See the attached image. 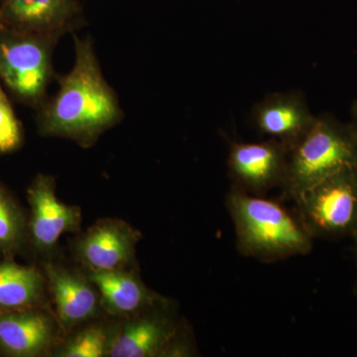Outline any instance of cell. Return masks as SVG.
<instances>
[{
    "label": "cell",
    "instance_id": "12",
    "mask_svg": "<svg viewBox=\"0 0 357 357\" xmlns=\"http://www.w3.org/2000/svg\"><path fill=\"white\" fill-rule=\"evenodd\" d=\"M59 324L66 332L95 318L100 294L86 275L55 264L45 266Z\"/></svg>",
    "mask_w": 357,
    "mask_h": 357
},
{
    "label": "cell",
    "instance_id": "2",
    "mask_svg": "<svg viewBox=\"0 0 357 357\" xmlns=\"http://www.w3.org/2000/svg\"><path fill=\"white\" fill-rule=\"evenodd\" d=\"M227 208L241 255L273 262L311 252L314 237L295 210L234 185L227 196Z\"/></svg>",
    "mask_w": 357,
    "mask_h": 357
},
{
    "label": "cell",
    "instance_id": "15",
    "mask_svg": "<svg viewBox=\"0 0 357 357\" xmlns=\"http://www.w3.org/2000/svg\"><path fill=\"white\" fill-rule=\"evenodd\" d=\"M38 270L13 262L0 263V312L36 307L43 297Z\"/></svg>",
    "mask_w": 357,
    "mask_h": 357
},
{
    "label": "cell",
    "instance_id": "20",
    "mask_svg": "<svg viewBox=\"0 0 357 357\" xmlns=\"http://www.w3.org/2000/svg\"><path fill=\"white\" fill-rule=\"evenodd\" d=\"M351 119H352V123L354 124V126H356L357 129V100L352 103L351 107Z\"/></svg>",
    "mask_w": 357,
    "mask_h": 357
},
{
    "label": "cell",
    "instance_id": "7",
    "mask_svg": "<svg viewBox=\"0 0 357 357\" xmlns=\"http://www.w3.org/2000/svg\"><path fill=\"white\" fill-rule=\"evenodd\" d=\"M289 147L272 138L259 142H234L227 168L232 185L253 195L282 187L287 173Z\"/></svg>",
    "mask_w": 357,
    "mask_h": 357
},
{
    "label": "cell",
    "instance_id": "9",
    "mask_svg": "<svg viewBox=\"0 0 357 357\" xmlns=\"http://www.w3.org/2000/svg\"><path fill=\"white\" fill-rule=\"evenodd\" d=\"M139 230L116 218H105L91 225L76 243V253L86 269L98 271L126 269L132 262Z\"/></svg>",
    "mask_w": 357,
    "mask_h": 357
},
{
    "label": "cell",
    "instance_id": "6",
    "mask_svg": "<svg viewBox=\"0 0 357 357\" xmlns=\"http://www.w3.org/2000/svg\"><path fill=\"white\" fill-rule=\"evenodd\" d=\"M182 333L174 307L165 298L146 311L126 318L114 330L107 356H172Z\"/></svg>",
    "mask_w": 357,
    "mask_h": 357
},
{
    "label": "cell",
    "instance_id": "14",
    "mask_svg": "<svg viewBox=\"0 0 357 357\" xmlns=\"http://www.w3.org/2000/svg\"><path fill=\"white\" fill-rule=\"evenodd\" d=\"M86 276L100 294V305L112 316L129 318L165 299L150 290L137 275L126 269H88Z\"/></svg>",
    "mask_w": 357,
    "mask_h": 357
},
{
    "label": "cell",
    "instance_id": "17",
    "mask_svg": "<svg viewBox=\"0 0 357 357\" xmlns=\"http://www.w3.org/2000/svg\"><path fill=\"white\" fill-rule=\"evenodd\" d=\"M25 236V220L13 197L0 187V253L18 248Z\"/></svg>",
    "mask_w": 357,
    "mask_h": 357
},
{
    "label": "cell",
    "instance_id": "5",
    "mask_svg": "<svg viewBox=\"0 0 357 357\" xmlns=\"http://www.w3.org/2000/svg\"><path fill=\"white\" fill-rule=\"evenodd\" d=\"M294 202L314 238L351 236L357 229V166L326 178Z\"/></svg>",
    "mask_w": 357,
    "mask_h": 357
},
{
    "label": "cell",
    "instance_id": "3",
    "mask_svg": "<svg viewBox=\"0 0 357 357\" xmlns=\"http://www.w3.org/2000/svg\"><path fill=\"white\" fill-rule=\"evenodd\" d=\"M357 166V129L333 115L323 114L290 148L281 198L295 201L312 185Z\"/></svg>",
    "mask_w": 357,
    "mask_h": 357
},
{
    "label": "cell",
    "instance_id": "16",
    "mask_svg": "<svg viewBox=\"0 0 357 357\" xmlns=\"http://www.w3.org/2000/svg\"><path fill=\"white\" fill-rule=\"evenodd\" d=\"M114 330L91 326L77 332L57 351L61 357H102L107 356Z\"/></svg>",
    "mask_w": 357,
    "mask_h": 357
},
{
    "label": "cell",
    "instance_id": "18",
    "mask_svg": "<svg viewBox=\"0 0 357 357\" xmlns=\"http://www.w3.org/2000/svg\"><path fill=\"white\" fill-rule=\"evenodd\" d=\"M24 139L22 124L0 81V155L20 149Z\"/></svg>",
    "mask_w": 357,
    "mask_h": 357
},
{
    "label": "cell",
    "instance_id": "1",
    "mask_svg": "<svg viewBox=\"0 0 357 357\" xmlns=\"http://www.w3.org/2000/svg\"><path fill=\"white\" fill-rule=\"evenodd\" d=\"M74 44V66L57 76V93L36 109V124L41 135L67 138L89 148L121 123L124 112L103 76L93 40L75 33Z\"/></svg>",
    "mask_w": 357,
    "mask_h": 357
},
{
    "label": "cell",
    "instance_id": "13",
    "mask_svg": "<svg viewBox=\"0 0 357 357\" xmlns=\"http://www.w3.org/2000/svg\"><path fill=\"white\" fill-rule=\"evenodd\" d=\"M55 337L53 319L37 307L0 312V349L8 356H41Z\"/></svg>",
    "mask_w": 357,
    "mask_h": 357
},
{
    "label": "cell",
    "instance_id": "10",
    "mask_svg": "<svg viewBox=\"0 0 357 357\" xmlns=\"http://www.w3.org/2000/svg\"><path fill=\"white\" fill-rule=\"evenodd\" d=\"M28 202L31 206L33 243L39 250H51L63 234L77 231L81 227V208L59 199L52 176L40 174L34 178L28 189Z\"/></svg>",
    "mask_w": 357,
    "mask_h": 357
},
{
    "label": "cell",
    "instance_id": "21",
    "mask_svg": "<svg viewBox=\"0 0 357 357\" xmlns=\"http://www.w3.org/2000/svg\"><path fill=\"white\" fill-rule=\"evenodd\" d=\"M1 25H2L1 23H0V26H1Z\"/></svg>",
    "mask_w": 357,
    "mask_h": 357
},
{
    "label": "cell",
    "instance_id": "11",
    "mask_svg": "<svg viewBox=\"0 0 357 357\" xmlns=\"http://www.w3.org/2000/svg\"><path fill=\"white\" fill-rule=\"evenodd\" d=\"M251 117L262 135L280 141L290 149L311 128L317 116L304 95L291 91L269 93L255 103Z\"/></svg>",
    "mask_w": 357,
    "mask_h": 357
},
{
    "label": "cell",
    "instance_id": "4",
    "mask_svg": "<svg viewBox=\"0 0 357 357\" xmlns=\"http://www.w3.org/2000/svg\"><path fill=\"white\" fill-rule=\"evenodd\" d=\"M60 39L0 26V81L14 100L36 110L57 79L53 54Z\"/></svg>",
    "mask_w": 357,
    "mask_h": 357
},
{
    "label": "cell",
    "instance_id": "19",
    "mask_svg": "<svg viewBox=\"0 0 357 357\" xmlns=\"http://www.w3.org/2000/svg\"><path fill=\"white\" fill-rule=\"evenodd\" d=\"M352 238H354V255H356V286H354V291L357 294V229L356 231L354 232V234L351 236Z\"/></svg>",
    "mask_w": 357,
    "mask_h": 357
},
{
    "label": "cell",
    "instance_id": "8",
    "mask_svg": "<svg viewBox=\"0 0 357 357\" xmlns=\"http://www.w3.org/2000/svg\"><path fill=\"white\" fill-rule=\"evenodd\" d=\"M0 23L61 39L86 25L79 0H0Z\"/></svg>",
    "mask_w": 357,
    "mask_h": 357
}]
</instances>
